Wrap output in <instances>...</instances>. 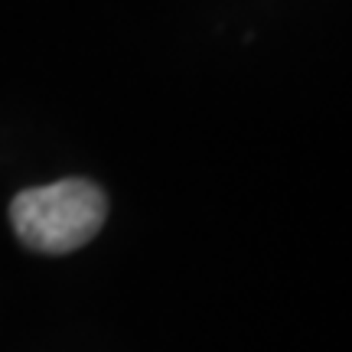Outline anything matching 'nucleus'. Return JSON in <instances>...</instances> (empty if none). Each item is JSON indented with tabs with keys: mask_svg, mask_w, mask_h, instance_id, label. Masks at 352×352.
Returning <instances> with one entry per match:
<instances>
[{
	"mask_svg": "<svg viewBox=\"0 0 352 352\" xmlns=\"http://www.w3.org/2000/svg\"><path fill=\"white\" fill-rule=\"evenodd\" d=\"M108 199L91 179H59L23 189L10 202V222L26 248L43 254H69L98 235Z\"/></svg>",
	"mask_w": 352,
	"mask_h": 352,
	"instance_id": "f257e3e1",
	"label": "nucleus"
}]
</instances>
